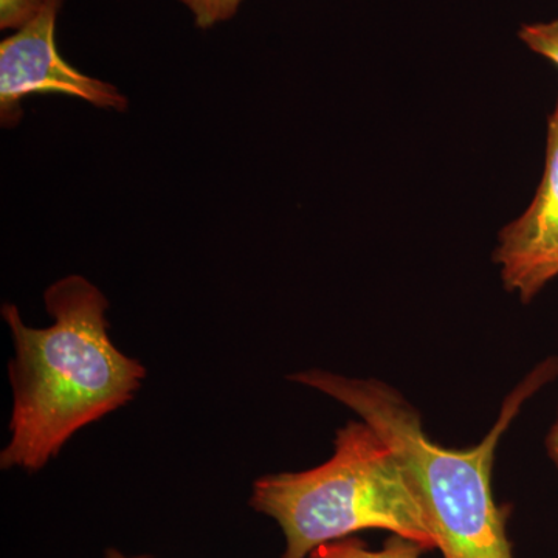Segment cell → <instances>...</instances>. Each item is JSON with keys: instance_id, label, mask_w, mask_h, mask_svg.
<instances>
[{"instance_id": "obj_12", "label": "cell", "mask_w": 558, "mask_h": 558, "mask_svg": "<svg viewBox=\"0 0 558 558\" xmlns=\"http://www.w3.org/2000/svg\"><path fill=\"white\" fill-rule=\"evenodd\" d=\"M557 421H558V414H557Z\"/></svg>"}, {"instance_id": "obj_1", "label": "cell", "mask_w": 558, "mask_h": 558, "mask_svg": "<svg viewBox=\"0 0 558 558\" xmlns=\"http://www.w3.org/2000/svg\"><path fill=\"white\" fill-rule=\"evenodd\" d=\"M44 304L53 318L44 329L28 328L14 304L2 306L16 351L3 470L39 472L76 432L131 402L146 376L110 340L109 303L97 286L70 275L46 290Z\"/></svg>"}, {"instance_id": "obj_8", "label": "cell", "mask_w": 558, "mask_h": 558, "mask_svg": "<svg viewBox=\"0 0 558 558\" xmlns=\"http://www.w3.org/2000/svg\"><path fill=\"white\" fill-rule=\"evenodd\" d=\"M189 9L194 24L202 31L230 21L240 10L242 0H179Z\"/></svg>"}, {"instance_id": "obj_5", "label": "cell", "mask_w": 558, "mask_h": 558, "mask_svg": "<svg viewBox=\"0 0 558 558\" xmlns=\"http://www.w3.org/2000/svg\"><path fill=\"white\" fill-rule=\"evenodd\" d=\"M494 263L509 292L531 303L558 278V98L548 119L546 163L534 201L499 233Z\"/></svg>"}, {"instance_id": "obj_3", "label": "cell", "mask_w": 558, "mask_h": 558, "mask_svg": "<svg viewBox=\"0 0 558 558\" xmlns=\"http://www.w3.org/2000/svg\"><path fill=\"white\" fill-rule=\"evenodd\" d=\"M250 506L281 527L282 558H307L325 543L368 529L438 549L398 454L363 421L337 432L336 449L325 464L256 481Z\"/></svg>"}, {"instance_id": "obj_9", "label": "cell", "mask_w": 558, "mask_h": 558, "mask_svg": "<svg viewBox=\"0 0 558 558\" xmlns=\"http://www.w3.org/2000/svg\"><path fill=\"white\" fill-rule=\"evenodd\" d=\"M519 38L534 53L546 58L558 68V20L523 25Z\"/></svg>"}, {"instance_id": "obj_7", "label": "cell", "mask_w": 558, "mask_h": 558, "mask_svg": "<svg viewBox=\"0 0 558 558\" xmlns=\"http://www.w3.org/2000/svg\"><path fill=\"white\" fill-rule=\"evenodd\" d=\"M64 0H0V28L21 31L51 5H62Z\"/></svg>"}, {"instance_id": "obj_4", "label": "cell", "mask_w": 558, "mask_h": 558, "mask_svg": "<svg viewBox=\"0 0 558 558\" xmlns=\"http://www.w3.org/2000/svg\"><path fill=\"white\" fill-rule=\"evenodd\" d=\"M62 5H51L27 27L0 43V123L22 120V101L35 94H62L95 108L128 109V98L113 84L84 75L61 57L57 20Z\"/></svg>"}, {"instance_id": "obj_6", "label": "cell", "mask_w": 558, "mask_h": 558, "mask_svg": "<svg viewBox=\"0 0 558 558\" xmlns=\"http://www.w3.org/2000/svg\"><path fill=\"white\" fill-rule=\"evenodd\" d=\"M425 553L428 550L413 539L391 535L380 549H369L362 539L348 537L318 546L307 558H422Z\"/></svg>"}, {"instance_id": "obj_11", "label": "cell", "mask_w": 558, "mask_h": 558, "mask_svg": "<svg viewBox=\"0 0 558 558\" xmlns=\"http://www.w3.org/2000/svg\"><path fill=\"white\" fill-rule=\"evenodd\" d=\"M105 558H142V557H128L124 556L123 553H120L119 549L110 548L106 550Z\"/></svg>"}, {"instance_id": "obj_10", "label": "cell", "mask_w": 558, "mask_h": 558, "mask_svg": "<svg viewBox=\"0 0 558 558\" xmlns=\"http://www.w3.org/2000/svg\"><path fill=\"white\" fill-rule=\"evenodd\" d=\"M546 450H548L550 461L558 469V421L554 422L548 436H546Z\"/></svg>"}, {"instance_id": "obj_2", "label": "cell", "mask_w": 558, "mask_h": 558, "mask_svg": "<svg viewBox=\"0 0 558 558\" xmlns=\"http://www.w3.org/2000/svg\"><path fill=\"white\" fill-rule=\"evenodd\" d=\"M557 377L558 359L539 363L506 398L486 438L464 450L433 442L417 410L384 381L322 369L293 374L290 380L339 400L395 450L444 558H515L508 534L509 512L498 505L492 488L495 453L521 407Z\"/></svg>"}]
</instances>
